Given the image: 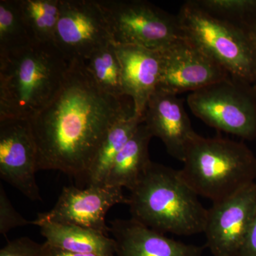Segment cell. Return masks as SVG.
<instances>
[{"instance_id":"obj_26","label":"cell","mask_w":256,"mask_h":256,"mask_svg":"<svg viewBox=\"0 0 256 256\" xmlns=\"http://www.w3.org/2000/svg\"><path fill=\"white\" fill-rule=\"evenodd\" d=\"M42 245H43L44 256H106L97 254L66 252V250L52 246L46 242L42 244Z\"/></svg>"},{"instance_id":"obj_21","label":"cell","mask_w":256,"mask_h":256,"mask_svg":"<svg viewBox=\"0 0 256 256\" xmlns=\"http://www.w3.org/2000/svg\"><path fill=\"white\" fill-rule=\"evenodd\" d=\"M23 16L35 42L54 43L60 0H20Z\"/></svg>"},{"instance_id":"obj_4","label":"cell","mask_w":256,"mask_h":256,"mask_svg":"<svg viewBox=\"0 0 256 256\" xmlns=\"http://www.w3.org/2000/svg\"><path fill=\"white\" fill-rule=\"evenodd\" d=\"M180 171L198 196L214 203L256 182V156L244 142L198 134Z\"/></svg>"},{"instance_id":"obj_20","label":"cell","mask_w":256,"mask_h":256,"mask_svg":"<svg viewBox=\"0 0 256 256\" xmlns=\"http://www.w3.org/2000/svg\"><path fill=\"white\" fill-rule=\"evenodd\" d=\"M84 63L92 80L101 90L124 98L120 64L112 42L96 50Z\"/></svg>"},{"instance_id":"obj_1","label":"cell","mask_w":256,"mask_h":256,"mask_svg":"<svg viewBox=\"0 0 256 256\" xmlns=\"http://www.w3.org/2000/svg\"><path fill=\"white\" fill-rule=\"evenodd\" d=\"M134 112L124 98L96 85L82 60L70 62L60 90L30 120L37 169L57 170L85 180L109 130Z\"/></svg>"},{"instance_id":"obj_15","label":"cell","mask_w":256,"mask_h":256,"mask_svg":"<svg viewBox=\"0 0 256 256\" xmlns=\"http://www.w3.org/2000/svg\"><path fill=\"white\" fill-rule=\"evenodd\" d=\"M109 224L118 256H203L201 247L170 238L132 218Z\"/></svg>"},{"instance_id":"obj_23","label":"cell","mask_w":256,"mask_h":256,"mask_svg":"<svg viewBox=\"0 0 256 256\" xmlns=\"http://www.w3.org/2000/svg\"><path fill=\"white\" fill-rule=\"evenodd\" d=\"M28 224H32V222L16 212L6 196L2 185L0 184V233L6 236L12 229Z\"/></svg>"},{"instance_id":"obj_22","label":"cell","mask_w":256,"mask_h":256,"mask_svg":"<svg viewBox=\"0 0 256 256\" xmlns=\"http://www.w3.org/2000/svg\"><path fill=\"white\" fill-rule=\"evenodd\" d=\"M207 13L239 26L256 13V0H193Z\"/></svg>"},{"instance_id":"obj_18","label":"cell","mask_w":256,"mask_h":256,"mask_svg":"<svg viewBox=\"0 0 256 256\" xmlns=\"http://www.w3.org/2000/svg\"><path fill=\"white\" fill-rule=\"evenodd\" d=\"M142 122L143 119L133 112L120 119L110 128L88 172L87 186L104 184L116 156Z\"/></svg>"},{"instance_id":"obj_28","label":"cell","mask_w":256,"mask_h":256,"mask_svg":"<svg viewBox=\"0 0 256 256\" xmlns=\"http://www.w3.org/2000/svg\"><path fill=\"white\" fill-rule=\"evenodd\" d=\"M252 90H254V94H255V96H256V82L254 86H252Z\"/></svg>"},{"instance_id":"obj_7","label":"cell","mask_w":256,"mask_h":256,"mask_svg":"<svg viewBox=\"0 0 256 256\" xmlns=\"http://www.w3.org/2000/svg\"><path fill=\"white\" fill-rule=\"evenodd\" d=\"M186 102L207 126L247 140L256 139V96L250 86L230 78L191 92Z\"/></svg>"},{"instance_id":"obj_24","label":"cell","mask_w":256,"mask_h":256,"mask_svg":"<svg viewBox=\"0 0 256 256\" xmlns=\"http://www.w3.org/2000/svg\"><path fill=\"white\" fill-rule=\"evenodd\" d=\"M0 256H44L43 245L28 237L14 239L1 248Z\"/></svg>"},{"instance_id":"obj_5","label":"cell","mask_w":256,"mask_h":256,"mask_svg":"<svg viewBox=\"0 0 256 256\" xmlns=\"http://www.w3.org/2000/svg\"><path fill=\"white\" fill-rule=\"evenodd\" d=\"M178 18L186 38L228 74L252 86L256 82V53L242 28L212 16L193 0L186 1Z\"/></svg>"},{"instance_id":"obj_3","label":"cell","mask_w":256,"mask_h":256,"mask_svg":"<svg viewBox=\"0 0 256 256\" xmlns=\"http://www.w3.org/2000/svg\"><path fill=\"white\" fill-rule=\"evenodd\" d=\"M131 218L160 233H203L207 208L180 170L151 162L128 196Z\"/></svg>"},{"instance_id":"obj_25","label":"cell","mask_w":256,"mask_h":256,"mask_svg":"<svg viewBox=\"0 0 256 256\" xmlns=\"http://www.w3.org/2000/svg\"><path fill=\"white\" fill-rule=\"evenodd\" d=\"M238 256H256V207L252 223Z\"/></svg>"},{"instance_id":"obj_10","label":"cell","mask_w":256,"mask_h":256,"mask_svg":"<svg viewBox=\"0 0 256 256\" xmlns=\"http://www.w3.org/2000/svg\"><path fill=\"white\" fill-rule=\"evenodd\" d=\"M160 54L161 75L158 88L175 95L196 92L230 78L186 37L176 40Z\"/></svg>"},{"instance_id":"obj_6","label":"cell","mask_w":256,"mask_h":256,"mask_svg":"<svg viewBox=\"0 0 256 256\" xmlns=\"http://www.w3.org/2000/svg\"><path fill=\"white\" fill-rule=\"evenodd\" d=\"M112 43L164 50L184 36L178 15L142 0H98Z\"/></svg>"},{"instance_id":"obj_2","label":"cell","mask_w":256,"mask_h":256,"mask_svg":"<svg viewBox=\"0 0 256 256\" xmlns=\"http://www.w3.org/2000/svg\"><path fill=\"white\" fill-rule=\"evenodd\" d=\"M70 64L54 43L35 42L0 57V120L38 114L60 90Z\"/></svg>"},{"instance_id":"obj_19","label":"cell","mask_w":256,"mask_h":256,"mask_svg":"<svg viewBox=\"0 0 256 256\" xmlns=\"http://www.w3.org/2000/svg\"><path fill=\"white\" fill-rule=\"evenodd\" d=\"M35 42L20 0H0V57L16 53Z\"/></svg>"},{"instance_id":"obj_11","label":"cell","mask_w":256,"mask_h":256,"mask_svg":"<svg viewBox=\"0 0 256 256\" xmlns=\"http://www.w3.org/2000/svg\"><path fill=\"white\" fill-rule=\"evenodd\" d=\"M256 207V182L207 208L203 233L212 256H238Z\"/></svg>"},{"instance_id":"obj_16","label":"cell","mask_w":256,"mask_h":256,"mask_svg":"<svg viewBox=\"0 0 256 256\" xmlns=\"http://www.w3.org/2000/svg\"><path fill=\"white\" fill-rule=\"evenodd\" d=\"M152 138L142 122L116 156L104 184L133 190L152 162L148 149Z\"/></svg>"},{"instance_id":"obj_9","label":"cell","mask_w":256,"mask_h":256,"mask_svg":"<svg viewBox=\"0 0 256 256\" xmlns=\"http://www.w3.org/2000/svg\"><path fill=\"white\" fill-rule=\"evenodd\" d=\"M122 188L106 184L88 185L86 188L64 186L52 210L38 214L32 225L44 222L74 224L94 229L108 236L110 227L106 215L112 206L128 204Z\"/></svg>"},{"instance_id":"obj_13","label":"cell","mask_w":256,"mask_h":256,"mask_svg":"<svg viewBox=\"0 0 256 256\" xmlns=\"http://www.w3.org/2000/svg\"><path fill=\"white\" fill-rule=\"evenodd\" d=\"M143 124L152 137L161 140L166 151L183 162L188 146L198 134L178 95L158 88L154 92L143 116Z\"/></svg>"},{"instance_id":"obj_12","label":"cell","mask_w":256,"mask_h":256,"mask_svg":"<svg viewBox=\"0 0 256 256\" xmlns=\"http://www.w3.org/2000/svg\"><path fill=\"white\" fill-rule=\"evenodd\" d=\"M37 148L28 120H0V176L32 201H42L37 185Z\"/></svg>"},{"instance_id":"obj_8","label":"cell","mask_w":256,"mask_h":256,"mask_svg":"<svg viewBox=\"0 0 256 256\" xmlns=\"http://www.w3.org/2000/svg\"><path fill=\"white\" fill-rule=\"evenodd\" d=\"M112 42L98 0H60L54 44L66 60L85 62Z\"/></svg>"},{"instance_id":"obj_17","label":"cell","mask_w":256,"mask_h":256,"mask_svg":"<svg viewBox=\"0 0 256 256\" xmlns=\"http://www.w3.org/2000/svg\"><path fill=\"white\" fill-rule=\"evenodd\" d=\"M46 244L74 252L114 256L116 242L106 234L74 224L44 222L38 226Z\"/></svg>"},{"instance_id":"obj_27","label":"cell","mask_w":256,"mask_h":256,"mask_svg":"<svg viewBox=\"0 0 256 256\" xmlns=\"http://www.w3.org/2000/svg\"><path fill=\"white\" fill-rule=\"evenodd\" d=\"M238 28H242L246 34L256 53V13L247 18Z\"/></svg>"},{"instance_id":"obj_14","label":"cell","mask_w":256,"mask_h":256,"mask_svg":"<svg viewBox=\"0 0 256 256\" xmlns=\"http://www.w3.org/2000/svg\"><path fill=\"white\" fill-rule=\"evenodd\" d=\"M114 46L120 64L124 95L132 100L134 114L143 119L148 102L159 86L160 50L129 45Z\"/></svg>"}]
</instances>
